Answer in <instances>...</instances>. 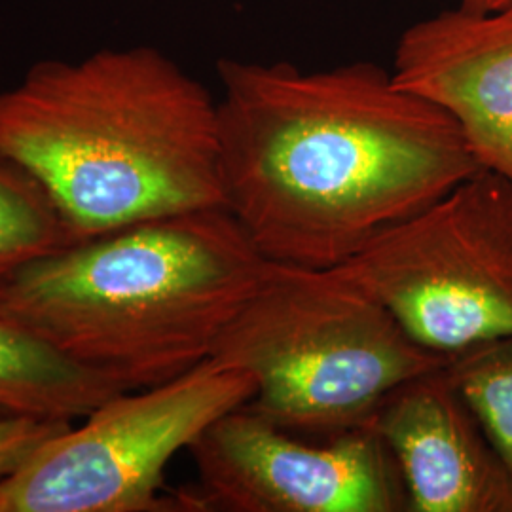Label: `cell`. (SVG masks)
<instances>
[{
	"instance_id": "1",
	"label": "cell",
	"mask_w": 512,
	"mask_h": 512,
	"mask_svg": "<svg viewBox=\"0 0 512 512\" xmlns=\"http://www.w3.org/2000/svg\"><path fill=\"white\" fill-rule=\"evenodd\" d=\"M217 71L224 207L270 262L338 268L482 169L446 110L374 63Z\"/></svg>"
},
{
	"instance_id": "2",
	"label": "cell",
	"mask_w": 512,
	"mask_h": 512,
	"mask_svg": "<svg viewBox=\"0 0 512 512\" xmlns=\"http://www.w3.org/2000/svg\"><path fill=\"white\" fill-rule=\"evenodd\" d=\"M0 150L76 241L224 207L217 99L150 46L37 63L0 92Z\"/></svg>"
},
{
	"instance_id": "3",
	"label": "cell",
	"mask_w": 512,
	"mask_h": 512,
	"mask_svg": "<svg viewBox=\"0 0 512 512\" xmlns=\"http://www.w3.org/2000/svg\"><path fill=\"white\" fill-rule=\"evenodd\" d=\"M270 260L226 207L80 239L0 281V313L126 391L213 357Z\"/></svg>"
},
{
	"instance_id": "4",
	"label": "cell",
	"mask_w": 512,
	"mask_h": 512,
	"mask_svg": "<svg viewBox=\"0 0 512 512\" xmlns=\"http://www.w3.org/2000/svg\"><path fill=\"white\" fill-rule=\"evenodd\" d=\"M213 357L256 382L249 406L302 437L372 423L401 385L452 357L420 346L338 268L270 262L222 332Z\"/></svg>"
},
{
	"instance_id": "5",
	"label": "cell",
	"mask_w": 512,
	"mask_h": 512,
	"mask_svg": "<svg viewBox=\"0 0 512 512\" xmlns=\"http://www.w3.org/2000/svg\"><path fill=\"white\" fill-rule=\"evenodd\" d=\"M255 391L247 370L211 357L171 382L118 393L0 484V512H196L186 490H167L165 469Z\"/></svg>"
},
{
	"instance_id": "6",
	"label": "cell",
	"mask_w": 512,
	"mask_h": 512,
	"mask_svg": "<svg viewBox=\"0 0 512 512\" xmlns=\"http://www.w3.org/2000/svg\"><path fill=\"white\" fill-rule=\"evenodd\" d=\"M429 351L512 334V183L480 169L338 266Z\"/></svg>"
},
{
	"instance_id": "7",
	"label": "cell",
	"mask_w": 512,
	"mask_h": 512,
	"mask_svg": "<svg viewBox=\"0 0 512 512\" xmlns=\"http://www.w3.org/2000/svg\"><path fill=\"white\" fill-rule=\"evenodd\" d=\"M188 452L198 512L410 511L397 459L372 423L311 442L245 403Z\"/></svg>"
},
{
	"instance_id": "8",
	"label": "cell",
	"mask_w": 512,
	"mask_h": 512,
	"mask_svg": "<svg viewBox=\"0 0 512 512\" xmlns=\"http://www.w3.org/2000/svg\"><path fill=\"white\" fill-rule=\"evenodd\" d=\"M393 78L446 110L482 169L512 183V10H444L404 31Z\"/></svg>"
},
{
	"instance_id": "9",
	"label": "cell",
	"mask_w": 512,
	"mask_h": 512,
	"mask_svg": "<svg viewBox=\"0 0 512 512\" xmlns=\"http://www.w3.org/2000/svg\"><path fill=\"white\" fill-rule=\"evenodd\" d=\"M403 475L410 512H512V473L448 365L401 385L372 420Z\"/></svg>"
},
{
	"instance_id": "10",
	"label": "cell",
	"mask_w": 512,
	"mask_h": 512,
	"mask_svg": "<svg viewBox=\"0 0 512 512\" xmlns=\"http://www.w3.org/2000/svg\"><path fill=\"white\" fill-rule=\"evenodd\" d=\"M124 391L0 313V418L84 420Z\"/></svg>"
},
{
	"instance_id": "11",
	"label": "cell",
	"mask_w": 512,
	"mask_h": 512,
	"mask_svg": "<svg viewBox=\"0 0 512 512\" xmlns=\"http://www.w3.org/2000/svg\"><path fill=\"white\" fill-rule=\"evenodd\" d=\"M74 241L44 186L0 150V281Z\"/></svg>"
},
{
	"instance_id": "12",
	"label": "cell",
	"mask_w": 512,
	"mask_h": 512,
	"mask_svg": "<svg viewBox=\"0 0 512 512\" xmlns=\"http://www.w3.org/2000/svg\"><path fill=\"white\" fill-rule=\"evenodd\" d=\"M448 374L512 473V334L454 355Z\"/></svg>"
},
{
	"instance_id": "13",
	"label": "cell",
	"mask_w": 512,
	"mask_h": 512,
	"mask_svg": "<svg viewBox=\"0 0 512 512\" xmlns=\"http://www.w3.org/2000/svg\"><path fill=\"white\" fill-rule=\"evenodd\" d=\"M73 421L40 418H0V484L31 458L37 448Z\"/></svg>"
},
{
	"instance_id": "14",
	"label": "cell",
	"mask_w": 512,
	"mask_h": 512,
	"mask_svg": "<svg viewBox=\"0 0 512 512\" xmlns=\"http://www.w3.org/2000/svg\"><path fill=\"white\" fill-rule=\"evenodd\" d=\"M459 6L473 12H511L512 0H461Z\"/></svg>"
}]
</instances>
